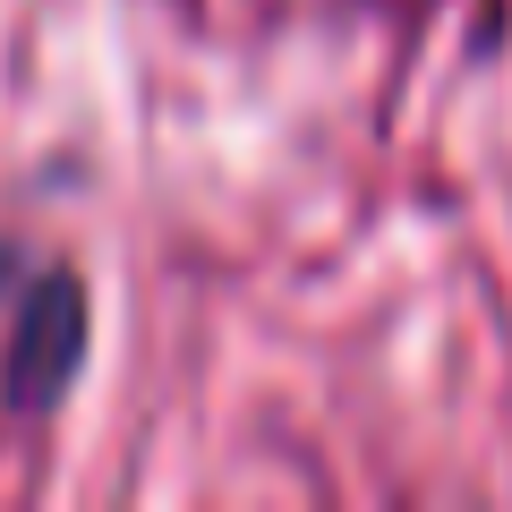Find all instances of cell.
<instances>
[{
  "label": "cell",
  "mask_w": 512,
  "mask_h": 512,
  "mask_svg": "<svg viewBox=\"0 0 512 512\" xmlns=\"http://www.w3.org/2000/svg\"><path fill=\"white\" fill-rule=\"evenodd\" d=\"M77 359H86V291H77V274L52 265V274H35V291L18 308V333H9V402L52 410L69 393Z\"/></svg>",
  "instance_id": "obj_1"
}]
</instances>
